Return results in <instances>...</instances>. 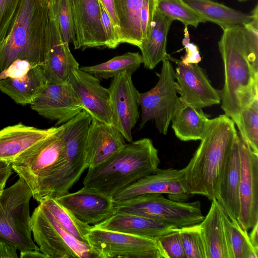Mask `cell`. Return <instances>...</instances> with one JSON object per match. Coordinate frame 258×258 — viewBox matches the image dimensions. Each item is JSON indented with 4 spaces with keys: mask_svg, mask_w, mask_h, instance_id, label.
I'll return each mask as SVG.
<instances>
[{
    "mask_svg": "<svg viewBox=\"0 0 258 258\" xmlns=\"http://www.w3.org/2000/svg\"><path fill=\"white\" fill-rule=\"evenodd\" d=\"M226 114L210 119L197 149L183 169L190 194L212 201L218 196L224 171L238 135Z\"/></svg>",
    "mask_w": 258,
    "mask_h": 258,
    "instance_id": "cell-1",
    "label": "cell"
},
{
    "mask_svg": "<svg viewBox=\"0 0 258 258\" xmlns=\"http://www.w3.org/2000/svg\"><path fill=\"white\" fill-rule=\"evenodd\" d=\"M218 48L224 69L221 108L235 124L241 112L258 98V66L249 58L242 26L224 30Z\"/></svg>",
    "mask_w": 258,
    "mask_h": 258,
    "instance_id": "cell-2",
    "label": "cell"
},
{
    "mask_svg": "<svg viewBox=\"0 0 258 258\" xmlns=\"http://www.w3.org/2000/svg\"><path fill=\"white\" fill-rule=\"evenodd\" d=\"M158 151L149 138L126 144L105 162L88 168L84 187L109 197L157 170Z\"/></svg>",
    "mask_w": 258,
    "mask_h": 258,
    "instance_id": "cell-3",
    "label": "cell"
},
{
    "mask_svg": "<svg viewBox=\"0 0 258 258\" xmlns=\"http://www.w3.org/2000/svg\"><path fill=\"white\" fill-rule=\"evenodd\" d=\"M48 0H22L11 27L0 43V72L16 59L42 66L49 22Z\"/></svg>",
    "mask_w": 258,
    "mask_h": 258,
    "instance_id": "cell-4",
    "label": "cell"
},
{
    "mask_svg": "<svg viewBox=\"0 0 258 258\" xmlns=\"http://www.w3.org/2000/svg\"><path fill=\"white\" fill-rule=\"evenodd\" d=\"M91 116L83 110L61 124L64 151L61 158L40 182L33 196L39 203L47 197L56 199L70 189L88 169L85 144Z\"/></svg>",
    "mask_w": 258,
    "mask_h": 258,
    "instance_id": "cell-5",
    "label": "cell"
},
{
    "mask_svg": "<svg viewBox=\"0 0 258 258\" xmlns=\"http://www.w3.org/2000/svg\"><path fill=\"white\" fill-rule=\"evenodd\" d=\"M32 190L21 178L0 195V242L20 251L39 249L31 237L29 203Z\"/></svg>",
    "mask_w": 258,
    "mask_h": 258,
    "instance_id": "cell-6",
    "label": "cell"
},
{
    "mask_svg": "<svg viewBox=\"0 0 258 258\" xmlns=\"http://www.w3.org/2000/svg\"><path fill=\"white\" fill-rule=\"evenodd\" d=\"M115 213L149 218L181 228L200 223L204 218L199 201L182 202L160 194H146L121 201H113Z\"/></svg>",
    "mask_w": 258,
    "mask_h": 258,
    "instance_id": "cell-7",
    "label": "cell"
},
{
    "mask_svg": "<svg viewBox=\"0 0 258 258\" xmlns=\"http://www.w3.org/2000/svg\"><path fill=\"white\" fill-rule=\"evenodd\" d=\"M31 229L35 241L47 258H97L88 244L67 232L40 203L31 216Z\"/></svg>",
    "mask_w": 258,
    "mask_h": 258,
    "instance_id": "cell-8",
    "label": "cell"
},
{
    "mask_svg": "<svg viewBox=\"0 0 258 258\" xmlns=\"http://www.w3.org/2000/svg\"><path fill=\"white\" fill-rule=\"evenodd\" d=\"M157 84L149 91L139 93L142 114L140 128L154 120L159 132L166 135L171 119L182 105L177 96L175 71L170 60L162 61Z\"/></svg>",
    "mask_w": 258,
    "mask_h": 258,
    "instance_id": "cell-9",
    "label": "cell"
},
{
    "mask_svg": "<svg viewBox=\"0 0 258 258\" xmlns=\"http://www.w3.org/2000/svg\"><path fill=\"white\" fill-rule=\"evenodd\" d=\"M87 239L97 258H167L156 239L93 226Z\"/></svg>",
    "mask_w": 258,
    "mask_h": 258,
    "instance_id": "cell-10",
    "label": "cell"
},
{
    "mask_svg": "<svg viewBox=\"0 0 258 258\" xmlns=\"http://www.w3.org/2000/svg\"><path fill=\"white\" fill-rule=\"evenodd\" d=\"M64 148L62 125L18 155L12 168L31 188L33 196L43 178L59 161Z\"/></svg>",
    "mask_w": 258,
    "mask_h": 258,
    "instance_id": "cell-11",
    "label": "cell"
},
{
    "mask_svg": "<svg viewBox=\"0 0 258 258\" xmlns=\"http://www.w3.org/2000/svg\"><path fill=\"white\" fill-rule=\"evenodd\" d=\"M146 194H166L168 199L187 202L192 195L183 169H159L139 179L116 193L114 201H121Z\"/></svg>",
    "mask_w": 258,
    "mask_h": 258,
    "instance_id": "cell-12",
    "label": "cell"
},
{
    "mask_svg": "<svg viewBox=\"0 0 258 258\" xmlns=\"http://www.w3.org/2000/svg\"><path fill=\"white\" fill-rule=\"evenodd\" d=\"M132 73L124 72L113 78L108 89L112 110V125L128 142L133 141L132 129L139 118V92Z\"/></svg>",
    "mask_w": 258,
    "mask_h": 258,
    "instance_id": "cell-13",
    "label": "cell"
},
{
    "mask_svg": "<svg viewBox=\"0 0 258 258\" xmlns=\"http://www.w3.org/2000/svg\"><path fill=\"white\" fill-rule=\"evenodd\" d=\"M168 59L177 64L176 81L182 104L202 109L221 102L220 91L212 86L205 70L198 64H184L169 55Z\"/></svg>",
    "mask_w": 258,
    "mask_h": 258,
    "instance_id": "cell-14",
    "label": "cell"
},
{
    "mask_svg": "<svg viewBox=\"0 0 258 258\" xmlns=\"http://www.w3.org/2000/svg\"><path fill=\"white\" fill-rule=\"evenodd\" d=\"M241 162L239 187L240 210L237 222L246 231L258 223V154L238 134Z\"/></svg>",
    "mask_w": 258,
    "mask_h": 258,
    "instance_id": "cell-15",
    "label": "cell"
},
{
    "mask_svg": "<svg viewBox=\"0 0 258 258\" xmlns=\"http://www.w3.org/2000/svg\"><path fill=\"white\" fill-rule=\"evenodd\" d=\"M43 117L62 124L83 110V105L68 82L47 84L30 103Z\"/></svg>",
    "mask_w": 258,
    "mask_h": 258,
    "instance_id": "cell-16",
    "label": "cell"
},
{
    "mask_svg": "<svg viewBox=\"0 0 258 258\" xmlns=\"http://www.w3.org/2000/svg\"><path fill=\"white\" fill-rule=\"evenodd\" d=\"M74 30L75 49L107 47L99 0H68Z\"/></svg>",
    "mask_w": 258,
    "mask_h": 258,
    "instance_id": "cell-17",
    "label": "cell"
},
{
    "mask_svg": "<svg viewBox=\"0 0 258 258\" xmlns=\"http://www.w3.org/2000/svg\"><path fill=\"white\" fill-rule=\"evenodd\" d=\"M68 82L76 92L83 110L93 118L112 125L109 91L101 85L99 79L79 68L72 71Z\"/></svg>",
    "mask_w": 258,
    "mask_h": 258,
    "instance_id": "cell-18",
    "label": "cell"
},
{
    "mask_svg": "<svg viewBox=\"0 0 258 258\" xmlns=\"http://www.w3.org/2000/svg\"><path fill=\"white\" fill-rule=\"evenodd\" d=\"M55 199L79 220L91 226L103 222L115 213L112 198L85 187Z\"/></svg>",
    "mask_w": 258,
    "mask_h": 258,
    "instance_id": "cell-19",
    "label": "cell"
},
{
    "mask_svg": "<svg viewBox=\"0 0 258 258\" xmlns=\"http://www.w3.org/2000/svg\"><path fill=\"white\" fill-rule=\"evenodd\" d=\"M49 15L47 47L42 67L47 84L64 83L68 82L72 71L79 68V64L72 54L69 44L63 41L57 23L49 9Z\"/></svg>",
    "mask_w": 258,
    "mask_h": 258,
    "instance_id": "cell-20",
    "label": "cell"
},
{
    "mask_svg": "<svg viewBox=\"0 0 258 258\" xmlns=\"http://www.w3.org/2000/svg\"><path fill=\"white\" fill-rule=\"evenodd\" d=\"M124 140L113 125L92 118L85 144L88 169L110 158L126 144Z\"/></svg>",
    "mask_w": 258,
    "mask_h": 258,
    "instance_id": "cell-21",
    "label": "cell"
},
{
    "mask_svg": "<svg viewBox=\"0 0 258 258\" xmlns=\"http://www.w3.org/2000/svg\"><path fill=\"white\" fill-rule=\"evenodd\" d=\"M59 128L41 129L19 123L0 130V161L12 164L18 155Z\"/></svg>",
    "mask_w": 258,
    "mask_h": 258,
    "instance_id": "cell-22",
    "label": "cell"
},
{
    "mask_svg": "<svg viewBox=\"0 0 258 258\" xmlns=\"http://www.w3.org/2000/svg\"><path fill=\"white\" fill-rule=\"evenodd\" d=\"M241 162L238 134L221 179L216 199L220 206L232 220H237L240 210L239 187Z\"/></svg>",
    "mask_w": 258,
    "mask_h": 258,
    "instance_id": "cell-23",
    "label": "cell"
},
{
    "mask_svg": "<svg viewBox=\"0 0 258 258\" xmlns=\"http://www.w3.org/2000/svg\"><path fill=\"white\" fill-rule=\"evenodd\" d=\"M93 226L156 239L177 228L149 218L124 213H115L108 219Z\"/></svg>",
    "mask_w": 258,
    "mask_h": 258,
    "instance_id": "cell-24",
    "label": "cell"
},
{
    "mask_svg": "<svg viewBox=\"0 0 258 258\" xmlns=\"http://www.w3.org/2000/svg\"><path fill=\"white\" fill-rule=\"evenodd\" d=\"M173 21L156 7L149 33L142 40L140 47L143 63L146 68L153 69L159 62L168 59L167 34Z\"/></svg>",
    "mask_w": 258,
    "mask_h": 258,
    "instance_id": "cell-25",
    "label": "cell"
},
{
    "mask_svg": "<svg viewBox=\"0 0 258 258\" xmlns=\"http://www.w3.org/2000/svg\"><path fill=\"white\" fill-rule=\"evenodd\" d=\"M47 84L41 65L33 66L23 76L0 80V90L16 103L30 104Z\"/></svg>",
    "mask_w": 258,
    "mask_h": 258,
    "instance_id": "cell-26",
    "label": "cell"
},
{
    "mask_svg": "<svg viewBox=\"0 0 258 258\" xmlns=\"http://www.w3.org/2000/svg\"><path fill=\"white\" fill-rule=\"evenodd\" d=\"M211 201L208 214L199 224L206 249L207 258H230L222 209L216 199Z\"/></svg>",
    "mask_w": 258,
    "mask_h": 258,
    "instance_id": "cell-27",
    "label": "cell"
},
{
    "mask_svg": "<svg viewBox=\"0 0 258 258\" xmlns=\"http://www.w3.org/2000/svg\"><path fill=\"white\" fill-rule=\"evenodd\" d=\"M182 1L207 21L218 25L223 30L235 26H243L250 22L254 17L253 11L249 14H245L211 0Z\"/></svg>",
    "mask_w": 258,
    "mask_h": 258,
    "instance_id": "cell-28",
    "label": "cell"
},
{
    "mask_svg": "<svg viewBox=\"0 0 258 258\" xmlns=\"http://www.w3.org/2000/svg\"><path fill=\"white\" fill-rule=\"evenodd\" d=\"M119 26L120 43L140 48L142 42L141 11L143 0H113Z\"/></svg>",
    "mask_w": 258,
    "mask_h": 258,
    "instance_id": "cell-29",
    "label": "cell"
},
{
    "mask_svg": "<svg viewBox=\"0 0 258 258\" xmlns=\"http://www.w3.org/2000/svg\"><path fill=\"white\" fill-rule=\"evenodd\" d=\"M209 119L202 109L182 104L171 119V126L182 141L201 140Z\"/></svg>",
    "mask_w": 258,
    "mask_h": 258,
    "instance_id": "cell-30",
    "label": "cell"
},
{
    "mask_svg": "<svg viewBox=\"0 0 258 258\" xmlns=\"http://www.w3.org/2000/svg\"><path fill=\"white\" fill-rule=\"evenodd\" d=\"M142 63V56L139 52H128L114 57L107 61L80 68L99 79H108L113 78L124 72L133 74Z\"/></svg>",
    "mask_w": 258,
    "mask_h": 258,
    "instance_id": "cell-31",
    "label": "cell"
},
{
    "mask_svg": "<svg viewBox=\"0 0 258 258\" xmlns=\"http://www.w3.org/2000/svg\"><path fill=\"white\" fill-rule=\"evenodd\" d=\"M222 216L230 258H258V252L251 244L247 231L237 220H231L222 209Z\"/></svg>",
    "mask_w": 258,
    "mask_h": 258,
    "instance_id": "cell-32",
    "label": "cell"
},
{
    "mask_svg": "<svg viewBox=\"0 0 258 258\" xmlns=\"http://www.w3.org/2000/svg\"><path fill=\"white\" fill-rule=\"evenodd\" d=\"M39 203L51 213L67 232L79 241L88 244L87 236L92 226L79 220L55 199L47 197Z\"/></svg>",
    "mask_w": 258,
    "mask_h": 258,
    "instance_id": "cell-33",
    "label": "cell"
},
{
    "mask_svg": "<svg viewBox=\"0 0 258 258\" xmlns=\"http://www.w3.org/2000/svg\"><path fill=\"white\" fill-rule=\"evenodd\" d=\"M157 9L174 20L185 26L197 27L200 23L207 22L201 15L185 4L182 0H157Z\"/></svg>",
    "mask_w": 258,
    "mask_h": 258,
    "instance_id": "cell-34",
    "label": "cell"
},
{
    "mask_svg": "<svg viewBox=\"0 0 258 258\" xmlns=\"http://www.w3.org/2000/svg\"><path fill=\"white\" fill-rule=\"evenodd\" d=\"M235 124L243 140L258 154V98L241 112Z\"/></svg>",
    "mask_w": 258,
    "mask_h": 258,
    "instance_id": "cell-35",
    "label": "cell"
},
{
    "mask_svg": "<svg viewBox=\"0 0 258 258\" xmlns=\"http://www.w3.org/2000/svg\"><path fill=\"white\" fill-rule=\"evenodd\" d=\"M49 9L56 20L63 41L69 44L74 39V24L68 0H50Z\"/></svg>",
    "mask_w": 258,
    "mask_h": 258,
    "instance_id": "cell-36",
    "label": "cell"
},
{
    "mask_svg": "<svg viewBox=\"0 0 258 258\" xmlns=\"http://www.w3.org/2000/svg\"><path fill=\"white\" fill-rule=\"evenodd\" d=\"M199 224L179 228L186 258H207L206 249Z\"/></svg>",
    "mask_w": 258,
    "mask_h": 258,
    "instance_id": "cell-37",
    "label": "cell"
},
{
    "mask_svg": "<svg viewBox=\"0 0 258 258\" xmlns=\"http://www.w3.org/2000/svg\"><path fill=\"white\" fill-rule=\"evenodd\" d=\"M157 239L167 258H186L181 241L179 228H174Z\"/></svg>",
    "mask_w": 258,
    "mask_h": 258,
    "instance_id": "cell-38",
    "label": "cell"
},
{
    "mask_svg": "<svg viewBox=\"0 0 258 258\" xmlns=\"http://www.w3.org/2000/svg\"><path fill=\"white\" fill-rule=\"evenodd\" d=\"M22 0H0V43L9 33Z\"/></svg>",
    "mask_w": 258,
    "mask_h": 258,
    "instance_id": "cell-39",
    "label": "cell"
},
{
    "mask_svg": "<svg viewBox=\"0 0 258 258\" xmlns=\"http://www.w3.org/2000/svg\"><path fill=\"white\" fill-rule=\"evenodd\" d=\"M100 5L101 20L106 39L107 47L114 49L121 43L119 35L104 7L100 3Z\"/></svg>",
    "mask_w": 258,
    "mask_h": 258,
    "instance_id": "cell-40",
    "label": "cell"
},
{
    "mask_svg": "<svg viewBox=\"0 0 258 258\" xmlns=\"http://www.w3.org/2000/svg\"><path fill=\"white\" fill-rule=\"evenodd\" d=\"M156 6L157 0H143L140 17L142 40L149 33Z\"/></svg>",
    "mask_w": 258,
    "mask_h": 258,
    "instance_id": "cell-41",
    "label": "cell"
},
{
    "mask_svg": "<svg viewBox=\"0 0 258 258\" xmlns=\"http://www.w3.org/2000/svg\"><path fill=\"white\" fill-rule=\"evenodd\" d=\"M182 44L185 49L186 54L181 57L180 61L184 64H198L201 61L199 48L194 43L190 42L189 35L186 26H185Z\"/></svg>",
    "mask_w": 258,
    "mask_h": 258,
    "instance_id": "cell-42",
    "label": "cell"
},
{
    "mask_svg": "<svg viewBox=\"0 0 258 258\" xmlns=\"http://www.w3.org/2000/svg\"><path fill=\"white\" fill-rule=\"evenodd\" d=\"M33 66L35 64L26 60L16 59L5 70L0 72V80L20 77L26 74Z\"/></svg>",
    "mask_w": 258,
    "mask_h": 258,
    "instance_id": "cell-43",
    "label": "cell"
},
{
    "mask_svg": "<svg viewBox=\"0 0 258 258\" xmlns=\"http://www.w3.org/2000/svg\"><path fill=\"white\" fill-rule=\"evenodd\" d=\"M103 5L110 18L114 26L119 35V26L116 16L113 0H99Z\"/></svg>",
    "mask_w": 258,
    "mask_h": 258,
    "instance_id": "cell-44",
    "label": "cell"
},
{
    "mask_svg": "<svg viewBox=\"0 0 258 258\" xmlns=\"http://www.w3.org/2000/svg\"><path fill=\"white\" fill-rule=\"evenodd\" d=\"M17 248L6 243L0 242V258L18 257Z\"/></svg>",
    "mask_w": 258,
    "mask_h": 258,
    "instance_id": "cell-45",
    "label": "cell"
},
{
    "mask_svg": "<svg viewBox=\"0 0 258 258\" xmlns=\"http://www.w3.org/2000/svg\"><path fill=\"white\" fill-rule=\"evenodd\" d=\"M11 163L0 161V183L6 185V182L12 174Z\"/></svg>",
    "mask_w": 258,
    "mask_h": 258,
    "instance_id": "cell-46",
    "label": "cell"
},
{
    "mask_svg": "<svg viewBox=\"0 0 258 258\" xmlns=\"http://www.w3.org/2000/svg\"><path fill=\"white\" fill-rule=\"evenodd\" d=\"M21 258H47L39 249H30L20 251Z\"/></svg>",
    "mask_w": 258,
    "mask_h": 258,
    "instance_id": "cell-47",
    "label": "cell"
},
{
    "mask_svg": "<svg viewBox=\"0 0 258 258\" xmlns=\"http://www.w3.org/2000/svg\"><path fill=\"white\" fill-rule=\"evenodd\" d=\"M251 229L250 234H248L249 241L254 249L258 252V223Z\"/></svg>",
    "mask_w": 258,
    "mask_h": 258,
    "instance_id": "cell-48",
    "label": "cell"
},
{
    "mask_svg": "<svg viewBox=\"0 0 258 258\" xmlns=\"http://www.w3.org/2000/svg\"><path fill=\"white\" fill-rule=\"evenodd\" d=\"M5 186V184L0 183V195L2 192V191H3V190L4 189Z\"/></svg>",
    "mask_w": 258,
    "mask_h": 258,
    "instance_id": "cell-49",
    "label": "cell"
},
{
    "mask_svg": "<svg viewBox=\"0 0 258 258\" xmlns=\"http://www.w3.org/2000/svg\"><path fill=\"white\" fill-rule=\"evenodd\" d=\"M239 2H244L248 0H238Z\"/></svg>",
    "mask_w": 258,
    "mask_h": 258,
    "instance_id": "cell-50",
    "label": "cell"
},
{
    "mask_svg": "<svg viewBox=\"0 0 258 258\" xmlns=\"http://www.w3.org/2000/svg\"><path fill=\"white\" fill-rule=\"evenodd\" d=\"M48 1H49L50 0H48Z\"/></svg>",
    "mask_w": 258,
    "mask_h": 258,
    "instance_id": "cell-51",
    "label": "cell"
}]
</instances>
